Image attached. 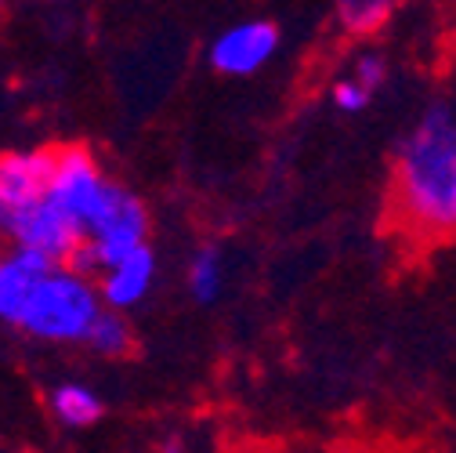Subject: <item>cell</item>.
<instances>
[{"label":"cell","mask_w":456,"mask_h":453,"mask_svg":"<svg viewBox=\"0 0 456 453\" xmlns=\"http://www.w3.org/2000/svg\"><path fill=\"white\" fill-rule=\"evenodd\" d=\"M330 98H333V105H337L340 112H362V109L373 102V95H370L359 80H352V77L337 80V84H333V91H330Z\"/></svg>","instance_id":"14"},{"label":"cell","mask_w":456,"mask_h":453,"mask_svg":"<svg viewBox=\"0 0 456 453\" xmlns=\"http://www.w3.org/2000/svg\"><path fill=\"white\" fill-rule=\"evenodd\" d=\"M8 247V210H4V203H0V251Z\"/></svg>","instance_id":"16"},{"label":"cell","mask_w":456,"mask_h":453,"mask_svg":"<svg viewBox=\"0 0 456 453\" xmlns=\"http://www.w3.org/2000/svg\"><path fill=\"white\" fill-rule=\"evenodd\" d=\"M59 149H15L0 152V203L4 210H19L47 196L54 178Z\"/></svg>","instance_id":"6"},{"label":"cell","mask_w":456,"mask_h":453,"mask_svg":"<svg viewBox=\"0 0 456 453\" xmlns=\"http://www.w3.org/2000/svg\"><path fill=\"white\" fill-rule=\"evenodd\" d=\"M105 312L98 279L77 265H51L19 319V330L51 345H84Z\"/></svg>","instance_id":"2"},{"label":"cell","mask_w":456,"mask_h":453,"mask_svg":"<svg viewBox=\"0 0 456 453\" xmlns=\"http://www.w3.org/2000/svg\"><path fill=\"white\" fill-rule=\"evenodd\" d=\"M159 453H189V446H185V439H178V435H170L163 446H159Z\"/></svg>","instance_id":"15"},{"label":"cell","mask_w":456,"mask_h":453,"mask_svg":"<svg viewBox=\"0 0 456 453\" xmlns=\"http://www.w3.org/2000/svg\"><path fill=\"white\" fill-rule=\"evenodd\" d=\"M156 283V254L152 247H138L134 254L120 258L117 265H109L98 276V291L105 309L112 312H131L134 305H142Z\"/></svg>","instance_id":"8"},{"label":"cell","mask_w":456,"mask_h":453,"mask_svg":"<svg viewBox=\"0 0 456 453\" xmlns=\"http://www.w3.org/2000/svg\"><path fill=\"white\" fill-rule=\"evenodd\" d=\"M8 247L33 251L51 265H73L84 247V233L47 193L37 203L8 210Z\"/></svg>","instance_id":"4"},{"label":"cell","mask_w":456,"mask_h":453,"mask_svg":"<svg viewBox=\"0 0 456 453\" xmlns=\"http://www.w3.org/2000/svg\"><path fill=\"white\" fill-rule=\"evenodd\" d=\"M84 345H87L91 352L105 356V359H124V356L131 352V345H134V334H131L127 316L105 309V312L94 319V326H91V334H87Z\"/></svg>","instance_id":"11"},{"label":"cell","mask_w":456,"mask_h":453,"mask_svg":"<svg viewBox=\"0 0 456 453\" xmlns=\"http://www.w3.org/2000/svg\"><path fill=\"white\" fill-rule=\"evenodd\" d=\"M51 417L59 421L62 428H91L102 417V399L98 391L80 384V381H62L51 388Z\"/></svg>","instance_id":"9"},{"label":"cell","mask_w":456,"mask_h":453,"mask_svg":"<svg viewBox=\"0 0 456 453\" xmlns=\"http://www.w3.org/2000/svg\"><path fill=\"white\" fill-rule=\"evenodd\" d=\"M348 77L359 80L370 95H377L380 84L387 80V62H384V54H380V51H362L359 59L352 62V73H348Z\"/></svg>","instance_id":"13"},{"label":"cell","mask_w":456,"mask_h":453,"mask_svg":"<svg viewBox=\"0 0 456 453\" xmlns=\"http://www.w3.org/2000/svg\"><path fill=\"white\" fill-rule=\"evenodd\" d=\"M279 51V29L265 19L236 22L210 44V66L224 77H254Z\"/></svg>","instance_id":"5"},{"label":"cell","mask_w":456,"mask_h":453,"mask_svg":"<svg viewBox=\"0 0 456 453\" xmlns=\"http://www.w3.org/2000/svg\"><path fill=\"white\" fill-rule=\"evenodd\" d=\"M403 0H337V26L348 37H373L380 33Z\"/></svg>","instance_id":"10"},{"label":"cell","mask_w":456,"mask_h":453,"mask_svg":"<svg viewBox=\"0 0 456 453\" xmlns=\"http://www.w3.org/2000/svg\"><path fill=\"white\" fill-rule=\"evenodd\" d=\"M185 279H189V291H192V298H196L200 305L217 301V294H221V287H224V261H221V251H217V247H200V251L192 254V261H189Z\"/></svg>","instance_id":"12"},{"label":"cell","mask_w":456,"mask_h":453,"mask_svg":"<svg viewBox=\"0 0 456 453\" xmlns=\"http://www.w3.org/2000/svg\"><path fill=\"white\" fill-rule=\"evenodd\" d=\"M47 268H51V261L33 251H22V247L0 251V323L19 326L37 283L47 276Z\"/></svg>","instance_id":"7"},{"label":"cell","mask_w":456,"mask_h":453,"mask_svg":"<svg viewBox=\"0 0 456 453\" xmlns=\"http://www.w3.org/2000/svg\"><path fill=\"white\" fill-rule=\"evenodd\" d=\"M391 214L420 243L456 240V109L442 98L398 142Z\"/></svg>","instance_id":"1"},{"label":"cell","mask_w":456,"mask_h":453,"mask_svg":"<svg viewBox=\"0 0 456 453\" xmlns=\"http://www.w3.org/2000/svg\"><path fill=\"white\" fill-rule=\"evenodd\" d=\"M112 189H117V182H112L102 163L94 160L91 149L84 145H59V160H54V178H51V200L59 203L73 221L77 229L84 233L87 240V229L94 225V218L102 214V207L109 203Z\"/></svg>","instance_id":"3"}]
</instances>
